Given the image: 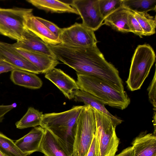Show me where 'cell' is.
Instances as JSON below:
<instances>
[{"instance_id":"d6a6232c","label":"cell","mask_w":156,"mask_h":156,"mask_svg":"<svg viewBox=\"0 0 156 156\" xmlns=\"http://www.w3.org/2000/svg\"><path fill=\"white\" fill-rule=\"evenodd\" d=\"M115 156H134L133 148L132 146L128 147Z\"/></svg>"},{"instance_id":"5bb4252c","label":"cell","mask_w":156,"mask_h":156,"mask_svg":"<svg viewBox=\"0 0 156 156\" xmlns=\"http://www.w3.org/2000/svg\"><path fill=\"white\" fill-rule=\"evenodd\" d=\"M13 47L18 52L36 67L40 73H46L59 63L57 59L44 54Z\"/></svg>"},{"instance_id":"9c48e42d","label":"cell","mask_w":156,"mask_h":156,"mask_svg":"<svg viewBox=\"0 0 156 156\" xmlns=\"http://www.w3.org/2000/svg\"><path fill=\"white\" fill-rule=\"evenodd\" d=\"M70 5L77 10L86 27L94 31L103 24L99 0H74Z\"/></svg>"},{"instance_id":"603a6c76","label":"cell","mask_w":156,"mask_h":156,"mask_svg":"<svg viewBox=\"0 0 156 156\" xmlns=\"http://www.w3.org/2000/svg\"><path fill=\"white\" fill-rule=\"evenodd\" d=\"M122 6L133 12L156 11V0H122Z\"/></svg>"},{"instance_id":"6da1fadb","label":"cell","mask_w":156,"mask_h":156,"mask_svg":"<svg viewBox=\"0 0 156 156\" xmlns=\"http://www.w3.org/2000/svg\"><path fill=\"white\" fill-rule=\"evenodd\" d=\"M48 46L56 58L73 69L77 74L98 76L118 91H125L119 71L105 59L97 45L87 47L62 44Z\"/></svg>"},{"instance_id":"7a4b0ae2","label":"cell","mask_w":156,"mask_h":156,"mask_svg":"<svg viewBox=\"0 0 156 156\" xmlns=\"http://www.w3.org/2000/svg\"><path fill=\"white\" fill-rule=\"evenodd\" d=\"M83 106L61 112L43 114L40 126L50 131L70 156H75L74 144L78 120Z\"/></svg>"},{"instance_id":"5b68a950","label":"cell","mask_w":156,"mask_h":156,"mask_svg":"<svg viewBox=\"0 0 156 156\" xmlns=\"http://www.w3.org/2000/svg\"><path fill=\"white\" fill-rule=\"evenodd\" d=\"M94 109L88 105H83L79 115L74 144L75 156H85L96 131Z\"/></svg>"},{"instance_id":"30bf717a","label":"cell","mask_w":156,"mask_h":156,"mask_svg":"<svg viewBox=\"0 0 156 156\" xmlns=\"http://www.w3.org/2000/svg\"><path fill=\"white\" fill-rule=\"evenodd\" d=\"M45 77L69 99H73L76 91L79 89L76 82L60 69L53 68L45 73Z\"/></svg>"},{"instance_id":"f1b7e54d","label":"cell","mask_w":156,"mask_h":156,"mask_svg":"<svg viewBox=\"0 0 156 156\" xmlns=\"http://www.w3.org/2000/svg\"><path fill=\"white\" fill-rule=\"evenodd\" d=\"M35 18L45 26L52 33L58 38L61 28L58 27L53 23L41 17L35 16Z\"/></svg>"},{"instance_id":"ba28073f","label":"cell","mask_w":156,"mask_h":156,"mask_svg":"<svg viewBox=\"0 0 156 156\" xmlns=\"http://www.w3.org/2000/svg\"><path fill=\"white\" fill-rule=\"evenodd\" d=\"M58 38L62 44L76 47L91 46L98 42L94 31L77 23L61 28Z\"/></svg>"},{"instance_id":"ffe728a7","label":"cell","mask_w":156,"mask_h":156,"mask_svg":"<svg viewBox=\"0 0 156 156\" xmlns=\"http://www.w3.org/2000/svg\"><path fill=\"white\" fill-rule=\"evenodd\" d=\"M129 10L122 6L107 17L103 24L122 32H131L128 25V16Z\"/></svg>"},{"instance_id":"8992f818","label":"cell","mask_w":156,"mask_h":156,"mask_svg":"<svg viewBox=\"0 0 156 156\" xmlns=\"http://www.w3.org/2000/svg\"><path fill=\"white\" fill-rule=\"evenodd\" d=\"M32 11L31 9L0 7V34L16 41L21 40L26 20L33 14Z\"/></svg>"},{"instance_id":"d4e9b609","label":"cell","mask_w":156,"mask_h":156,"mask_svg":"<svg viewBox=\"0 0 156 156\" xmlns=\"http://www.w3.org/2000/svg\"><path fill=\"white\" fill-rule=\"evenodd\" d=\"M0 151L7 156H27L13 141L0 132Z\"/></svg>"},{"instance_id":"8fae6325","label":"cell","mask_w":156,"mask_h":156,"mask_svg":"<svg viewBox=\"0 0 156 156\" xmlns=\"http://www.w3.org/2000/svg\"><path fill=\"white\" fill-rule=\"evenodd\" d=\"M0 58L9 62L19 69L35 74L40 73L36 67L15 50L12 44L0 41Z\"/></svg>"},{"instance_id":"7c38bea8","label":"cell","mask_w":156,"mask_h":156,"mask_svg":"<svg viewBox=\"0 0 156 156\" xmlns=\"http://www.w3.org/2000/svg\"><path fill=\"white\" fill-rule=\"evenodd\" d=\"M12 44L16 48L40 52L56 58L48 44L26 28L22 39Z\"/></svg>"},{"instance_id":"4316f807","label":"cell","mask_w":156,"mask_h":156,"mask_svg":"<svg viewBox=\"0 0 156 156\" xmlns=\"http://www.w3.org/2000/svg\"><path fill=\"white\" fill-rule=\"evenodd\" d=\"M128 23L131 32L142 37L144 36L143 31L133 12L130 10L128 16Z\"/></svg>"},{"instance_id":"d6986e66","label":"cell","mask_w":156,"mask_h":156,"mask_svg":"<svg viewBox=\"0 0 156 156\" xmlns=\"http://www.w3.org/2000/svg\"><path fill=\"white\" fill-rule=\"evenodd\" d=\"M10 79L16 85L31 89H39L43 84L42 81L36 74L20 69L12 71Z\"/></svg>"},{"instance_id":"836d02e7","label":"cell","mask_w":156,"mask_h":156,"mask_svg":"<svg viewBox=\"0 0 156 156\" xmlns=\"http://www.w3.org/2000/svg\"><path fill=\"white\" fill-rule=\"evenodd\" d=\"M0 156H7L6 154L3 153L0 151Z\"/></svg>"},{"instance_id":"f546056e","label":"cell","mask_w":156,"mask_h":156,"mask_svg":"<svg viewBox=\"0 0 156 156\" xmlns=\"http://www.w3.org/2000/svg\"><path fill=\"white\" fill-rule=\"evenodd\" d=\"M85 156H99L98 138L96 132Z\"/></svg>"},{"instance_id":"52a82bcc","label":"cell","mask_w":156,"mask_h":156,"mask_svg":"<svg viewBox=\"0 0 156 156\" xmlns=\"http://www.w3.org/2000/svg\"><path fill=\"white\" fill-rule=\"evenodd\" d=\"M94 109L96 122L99 156H115L119 142L115 133L116 126L108 116Z\"/></svg>"},{"instance_id":"cb8c5ba5","label":"cell","mask_w":156,"mask_h":156,"mask_svg":"<svg viewBox=\"0 0 156 156\" xmlns=\"http://www.w3.org/2000/svg\"><path fill=\"white\" fill-rule=\"evenodd\" d=\"M132 12L143 31L144 36H150L155 33V16H151L147 12Z\"/></svg>"},{"instance_id":"83f0119b","label":"cell","mask_w":156,"mask_h":156,"mask_svg":"<svg viewBox=\"0 0 156 156\" xmlns=\"http://www.w3.org/2000/svg\"><path fill=\"white\" fill-rule=\"evenodd\" d=\"M156 72L155 69L154 74L151 82L147 90L149 101L154 107V111H156Z\"/></svg>"},{"instance_id":"e0dca14e","label":"cell","mask_w":156,"mask_h":156,"mask_svg":"<svg viewBox=\"0 0 156 156\" xmlns=\"http://www.w3.org/2000/svg\"><path fill=\"white\" fill-rule=\"evenodd\" d=\"M76 101L82 102L85 105H89L108 116L116 126L122 120L110 113L105 107V104L100 100L90 94L79 89L76 91L73 98Z\"/></svg>"},{"instance_id":"44dd1931","label":"cell","mask_w":156,"mask_h":156,"mask_svg":"<svg viewBox=\"0 0 156 156\" xmlns=\"http://www.w3.org/2000/svg\"><path fill=\"white\" fill-rule=\"evenodd\" d=\"M27 1L39 9L56 13H72L79 15L70 4L55 0H27Z\"/></svg>"},{"instance_id":"277c9868","label":"cell","mask_w":156,"mask_h":156,"mask_svg":"<svg viewBox=\"0 0 156 156\" xmlns=\"http://www.w3.org/2000/svg\"><path fill=\"white\" fill-rule=\"evenodd\" d=\"M155 58L154 51L150 45L137 46L132 58L129 76L126 82L129 90L134 91L140 88L155 62Z\"/></svg>"},{"instance_id":"2e32d148","label":"cell","mask_w":156,"mask_h":156,"mask_svg":"<svg viewBox=\"0 0 156 156\" xmlns=\"http://www.w3.org/2000/svg\"><path fill=\"white\" fill-rule=\"evenodd\" d=\"M134 156H156V136L151 133H143L132 143Z\"/></svg>"},{"instance_id":"7402d4cb","label":"cell","mask_w":156,"mask_h":156,"mask_svg":"<svg viewBox=\"0 0 156 156\" xmlns=\"http://www.w3.org/2000/svg\"><path fill=\"white\" fill-rule=\"evenodd\" d=\"M43 112L32 107H29L23 116L16 123V127L23 129L40 126L42 119Z\"/></svg>"},{"instance_id":"4fadbf2b","label":"cell","mask_w":156,"mask_h":156,"mask_svg":"<svg viewBox=\"0 0 156 156\" xmlns=\"http://www.w3.org/2000/svg\"><path fill=\"white\" fill-rule=\"evenodd\" d=\"M44 129L41 126L34 127L29 133L16 140L15 143L24 153L28 155L39 151Z\"/></svg>"},{"instance_id":"4dcf8cb0","label":"cell","mask_w":156,"mask_h":156,"mask_svg":"<svg viewBox=\"0 0 156 156\" xmlns=\"http://www.w3.org/2000/svg\"><path fill=\"white\" fill-rule=\"evenodd\" d=\"M16 69H18L5 60L0 58V74L12 71Z\"/></svg>"},{"instance_id":"ac0fdd59","label":"cell","mask_w":156,"mask_h":156,"mask_svg":"<svg viewBox=\"0 0 156 156\" xmlns=\"http://www.w3.org/2000/svg\"><path fill=\"white\" fill-rule=\"evenodd\" d=\"M39 151L46 156H70L53 134L46 129H44Z\"/></svg>"},{"instance_id":"9a60e30c","label":"cell","mask_w":156,"mask_h":156,"mask_svg":"<svg viewBox=\"0 0 156 156\" xmlns=\"http://www.w3.org/2000/svg\"><path fill=\"white\" fill-rule=\"evenodd\" d=\"M25 28L48 44L55 45L61 44L58 38L37 20L33 14L27 18Z\"/></svg>"},{"instance_id":"484cf974","label":"cell","mask_w":156,"mask_h":156,"mask_svg":"<svg viewBox=\"0 0 156 156\" xmlns=\"http://www.w3.org/2000/svg\"><path fill=\"white\" fill-rule=\"evenodd\" d=\"M122 0H99L100 11L104 19L122 6Z\"/></svg>"},{"instance_id":"3957f363","label":"cell","mask_w":156,"mask_h":156,"mask_svg":"<svg viewBox=\"0 0 156 156\" xmlns=\"http://www.w3.org/2000/svg\"><path fill=\"white\" fill-rule=\"evenodd\" d=\"M77 75L79 89L92 94L105 105L123 110L130 104V99L125 91H118L101 78L93 75Z\"/></svg>"},{"instance_id":"1f68e13d","label":"cell","mask_w":156,"mask_h":156,"mask_svg":"<svg viewBox=\"0 0 156 156\" xmlns=\"http://www.w3.org/2000/svg\"><path fill=\"white\" fill-rule=\"evenodd\" d=\"M17 106L16 103L8 105H0V123L2 122L6 114Z\"/></svg>"}]
</instances>
